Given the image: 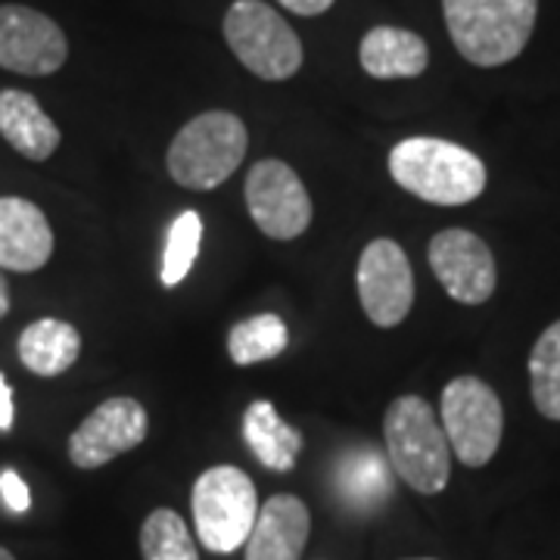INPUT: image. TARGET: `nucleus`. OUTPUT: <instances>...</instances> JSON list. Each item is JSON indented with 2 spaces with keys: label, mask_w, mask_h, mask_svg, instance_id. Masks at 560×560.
<instances>
[{
  "label": "nucleus",
  "mask_w": 560,
  "mask_h": 560,
  "mask_svg": "<svg viewBox=\"0 0 560 560\" xmlns=\"http://www.w3.org/2000/svg\"><path fill=\"white\" fill-rule=\"evenodd\" d=\"M389 175L411 197L436 206H464L486 190L480 156L442 138L399 140L389 153Z\"/></svg>",
  "instance_id": "obj_1"
},
{
  "label": "nucleus",
  "mask_w": 560,
  "mask_h": 560,
  "mask_svg": "<svg viewBox=\"0 0 560 560\" xmlns=\"http://www.w3.org/2000/svg\"><path fill=\"white\" fill-rule=\"evenodd\" d=\"M383 440L393 474L420 495H440L452 477V448L433 405L399 396L383 415Z\"/></svg>",
  "instance_id": "obj_2"
},
{
  "label": "nucleus",
  "mask_w": 560,
  "mask_h": 560,
  "mask_svg": "<svg viewBox=\"0 0 560 560\" xmlns=\"http://www.w3.org/2000/svg\"><path fill=\"white\" fill-rule=\"evenodd\" d=\"M442 13L460 57L492 69L521 57L536 28L539 0H442Z\"/></svg>",
  "instance_id": "obj_3"
},
{
  "label": "nucleus",
  "mask_w": 560,
  "mask_h": 560,
  "mask_svg": "<svg viewBox=\"0 0 560 560\" xmlns=\"http://www.w3.org/2000/svg\"><path fill=\"white\" fill-rule=\"evenodd\" d=\"M249 135L241 116L209 109L180 128L168 147V175L187 190H215L237 172L246 156Z\"/></svg>",
  "instance_id": "obj_4"
},
{
  "label": "nucleus",
  "mask_w": 560,
  "mask_h": 560,
  "mask_svg": "<svg viewBox=\"0 0 560 560\" xmlns=\"http://www.w3.org/2000/svg\"><path fill=\"white\" fill-rule=\"evenodd\" d=\"M194 526L202 548L212 555H231L246 545L256 517H259V492L256 482L243 470L221 464L202 470L194 482Z\"/></svg>",
  "instance_id": "obj_5"
},
{
  "label": "nucleus",
  "mask_w": 560,
  "mask_h": 560,
  "mask_svg": "<svg viewBox=\"0 0 560 560\" xmlns=\"http://www.w3.org/2000/svg\"><path fill=\"white\" fill-rule=\"evenodd\" d=\"M224 40L231 54L261 81H287L300 72L302 40L275 7L261 0H237L224 16Z\"/></svg>",
  "instance_id": "obj_6"
},
{
  "label": "nucleus",
  "mask_w": 560,
  "mask_h": 560,
  "mask_svg": "<svg viewBox=\"0 0 560 560\" xmlns=\"http://www.w3.org/2000/svg\"><path fill=\"white\" fill-rule=\"evenodd\" d=\"M442 430L452 455L464 467H486L504 433V408L480 377H455L442 389Z\"/></svg>",
  "instance_id": "obj_7"
},
{
  "label": "nucleus",
  "mask_w": 560,
  "mask_h": 560,
  "mask_svg": "<svg viewBox=\"0 0 560 560\" xmlns=\"http://www.w3.org/2000/svg\"><path fill=\"white\" fill-rule=\"evenodd\" d=\"M243 197L249 219L271 241H296L312 224V197L287 162H256L246 175Z\"/></svg>",
  "instance_id": "obj_8"
},
{
  "label": "nucleus",
  "mask_w": 560,
  "mask_h": 560,
  "mask_svg": "<svg viewBox=\"0 0 560 560\" xmlns=\"http://www.w3.org/2000/svg\"><path fill=\"white\" fill-rule=\"evenodd\" d=\"M359 300L371 324L383 330L399 327L415 305V275L411 261L396 241H371L361 249Z\"/></svg>",
  "instance_id": "obj_9"
},
{
  "label": "nucleus",
  "mask_w": 560,
  "mask_h": 560,
  "mask_svg": "<svg viewBox=\"0 0 560 560\" xmlns=\"http://www.w3.org/2000/svg\"><path fill=\"white\" fill-rule=\"evenodd\" d=\"M69 60V40L50 16L32 7H0V69L20 75H54Z\"/></svg>",
  "instance_id": "obj_10"
},
{
  "label": "nucleus",
  "mask_w": 560,
  "mask_h": 560,
  "mask_svg": "<svg viewBox=\"0 0 560 560\" xmlns=\"http://www.w3.org/2000/svg\"><path fill=\"white\" fill-rule=\"evenodd\" d=\"M150 418L147 408L131 396H113L101 401L79 430L69 436V460L79 470H97L147 440Z\"/></svg>",
  "instance_id": "obj_11"
},
{
  "label": "nucleus",
  "mask_w": 560,
  "mask_h": 560,
  "mask_svg": "<svg viewBox=\"0 0 560 560\" xmlns=\"http://www.w3.org/2000/svg\"><path fill=\"white\" fill-rule=\"evenodd\" d=\"M427 259L442 290L460 305H482L495 293L499 275H495L492 249L474 231L464 228L440 231L430 241Z\"/></svg>",
  "instance_id": "obj_12"
},
{
  "label": "nucleus",
  "mask_w": 560,
  "mask_h": 560,
  "mask_svg": "<svg viewBox=\"0 0 560 560\" xmlns=\"http://www.w3.org/2000/svg\"><path fill=\"white\" fill-rule=\"evenodd\" d=\"M54 256L50 221L32 200L0 197V268L3 271H38Z\"/></svg>",
  "instance_id": "obj_13"
},
{
  "label": "nucleus",
  "mask_w": 560,
  "mask_h": 560,
  "mask_svg": "<svg viewBox=\"0 0 560 560\" xmlns=\"http://www.w3.org/2000/svg\"><path fill=\"white\" fill-rule=\"evenodd\" d=\"M308 533L312 517L305 501L280 492L259 508V517L243 551L246 560H300Z\"/></svg>",
  "instance_id": "obj_14"
},
{
  "label": "nucleus",
  "mask_w": 560,
  "mask_h": 560,
  "mask_svg": "<svg viewBox=\"0 0 560 560\" xmlns=\"http://www.w3.org/2000/svg\"><path fill=\"white\" fill-rule=\"evenodd\" d=\"M0 138L25 160H50L60 147V128L28 91L3 88L0 91Z\"/></svg>",
  "instance_id": "obj_15"
},
{
  "label": "nucleus",
  "mask_w": 560,
  "mask_h": 560,
  "mask_svg": "<svg viewBox=\"0 0 560 560\" xmlns=\"http://www.w3.org/2000/svg\"><path fill=\"white\" fill-rule=\"evenodd\" d=\"M359 62L371 79H418L430 66V47L408 28L377 25L361 38Z\"/></svg>",
  "instance_id": "obj_16"
},
{
  "label": "nucleus",
  "mask_w": 560,
  "mask_h": 560,
  "mask_svg": "<svg viewBox=\"0 0 560 560\" xmlns=\"http://www.w3.org/2000/svg\"><path fill=\"white\" fill-rule=\"evenodd\" d=\"M243 440L249 445V452L256 455L261 467L287 474L296 467V458L302 452L300 430H293L287 420L275 411L271 401H253L243 415Z\"/></svg>",
  "instance_id": "obj_17"
},
{
  "label": "nucleus",
  "mask_w": 560,
  "mask_h": 560,
  "mask_svg": "<svg viewBox=\"0 0 560 560\" xmlns=\"http://www.w3.org/2000/svg\"><path fill=\"white\" fill-rule=\"evenodd\" d=\"M81 352V334L60 318H40L20 334V361L38 377L69 371Z\"/></svg>",
  "instance_id": "obj_18"
},
{
  "label": "nucleus",
  "mask_w": 560,
  "mask_h": 560,
  "mask_svg": "<svg viewBox=\"0 0 560 560\" xmlns=\"http://www.w3.org/2000/svg\"><path fill=\"white\" fill-rule=\"evenodd\" d=\"M337 489L349 508L374 511L393 495V467L371 448L349 452L337 470Z\"/></svg>",
  "instance_id": "obj_19"
},
{
  "label": "nucleus",
  "mask_w": 560,
  "mask_h": 560,
  "mask_svg": "<svg viewBox=\"0 0 560 560\" xmlns=\"http://www.w3.org/2000/svg\"><path fill=\"white\" fill-rule=\"evenodd\" d=\"M287 346H290V330H287V320H280L278 315L246 318L234 324L228 334V355L241 368L278 359Z\"/></svg>",
  "instance_id": "obj_20"
},
{
  "label": "nucleus",
  "mask_w": 560,
  "mask_h": 560,
  "mask_svg": "<svg viewBox=\"0 0 560 560\" xmlns=\"http://www.w3.org/2000/svg\"><path fill=\"white\" fill-rule=\"evenodd\" d=\"M143 560H200L187 521L172 508H156L140 526Z\"/></svg>",
  "instance_id": "obj_21"
},
{
  "label": "nucleus",
  "mask_w": 560,
  "mask_h": 560,
  "mask_svg": "<svg viewBox=\"0 0 560 560\" xmlns=\"http://www.w3.org/2000/svg\"><path fill=\"white\" fill-rule=\"evenodd\" d=\"M533 401L548 420H560V320L541 334L529 352Z\"/></svg>",
  "instance_id": "obj_22"
},
{
  "label": "nucleus",
  "mask_w": 560,
  "mask_h": 560,
  "mask_svg": "<svg viewBox=\"0 0 560 560\" xmlns=\"http://www.w3.org/2000/svg\"><path fill=\"white\" fill-rule=\"evenodd\" d=\"M202 243V219L200 212L187 209L172 221L168 237H165V256H162L160 280L165 287H178L180 280L190 275L194 261L200 256Z\"/></svg>",
  "instance_id": "obj_23"
},
{
  "label": "nucleus",
  "mask_w": 560,
  "mask_h": 560,
  "mask_svg": "<svg viewBox=\"0 0 560 560\" xmlns=\"http://www.w3.org/2000/svg\"><path fill=\"white\" fill-rule=\"evenodd\" d=\"M0 499H3V504L13 514H25L32 508V492H28V486H25V480L16 470H3L0 474Z\"/></svg>",
  "instance_id": "obj_24"
},
{
  "label": "nucleus",
  "mask_w": 560,
  "mask_h": 560,
  "mask_svg": "<svg viewBox=\"0 0 560 560\" xmlns=\"http://www.w3.org/2000/svg\"><path fill=\"white\" fill-rule=\"evenodd\" d=\"M278 3L296 16H320L334 7V0H278Z\"/></svg>",
  "instance_id": "obj_25"
},
{
  "label": "nucleus",
  "mask_w": 560,
  "mask_h": 560,
  "mask_svg": "<svg viewBox=\"0 0 560 560\" xmlns=\"http://www.w3.org/2000/svg\"><path fill=\"white\" fill-rule=\"evenodd\" d=\"M13 418H16L13 389H10V383L3 381V374H0V430H3V433L13 430Z\"/></svg>",
  "instance_id": "obj_26"
},
{
  "label": "nucleus",
  "mask_w": 560,
  "mask_h": 560,
  "mask_svg": "<svg viewBox=\"0 0 560 560\" xmlns=\"http://www.w3.org/2000/svg\"><path fill=\"white\" fill-rule=\"evenodd\" d=\"M7 312H10V287H7V278L0 275V320L7 318Z\"/></svg>",
  "instance_id": "obj_27"
},
{
  "label": "nucleus",
  "mask_w": 560,
  "mask_h": 560,
  "mask_svg": "<svg viewBox=\"0 0 560 560\" xmlns=\"http://www.w3.org/2000/svg\"><path fill=\"white\" fill-rule=\"evenodd\" d=\"M0 560H16V558H13V555H10L7 548H0Z\"/></svg>",
  "instance_id": "obj_28"
},
{
  "label": "nucleus",
  "mask_w": 560,
  "mask_h": 560,
  "mask_svg": "<svg viewBox=\"0 0 560 560\" xmlns=\"http://www.w3.org/2000/svg\"><path fill=\"white\" fill-rule=\"evenodd\" d=\"M415 560H433V558H415Z\"/></svg>",
  "instance_id": "obj_29"
}]
</instances>
